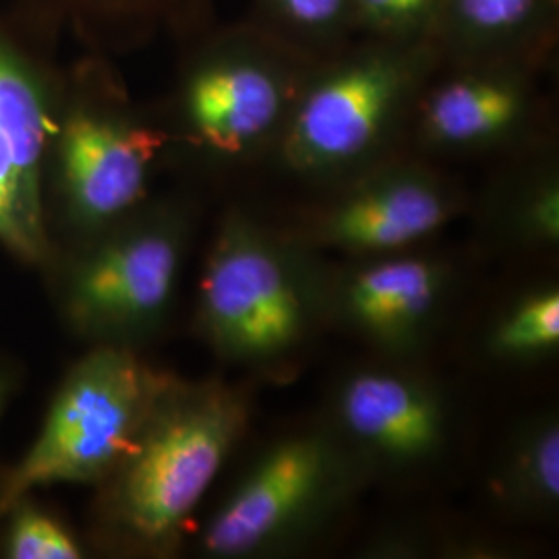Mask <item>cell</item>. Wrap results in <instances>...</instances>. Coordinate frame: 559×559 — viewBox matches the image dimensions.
Listing matches in <instances>:
<instances>
[{
  "label": "cell",
  "instance_id": "ac0fdd59",
  "mask_svg": "<svg viewBox=\"0 0 559 559\" xmlns=\"http://www.w3.org/2000/svg\"><path fill=\"white\" fill-rule=\"evenodd\" d=\"M533 0H460L462 15L480 29L512 27L526 17Z\"/></svg>",
  "mask_w": 559,
  "mask_h": 559
},
{
  "label": "cell",
  "instance_id": "9a60e30c",
  "mask_svg": "<svg viewBox=\"0 0 559 559\" xmlns=\"http://www.w3.org/2000/svg\"><path fill=\"white\" fill-rule=\"evenodd\" d=\"M559 348V293L537 288L512 302L493 323L487 350L500 360L526 362L556 355Z\"/></svg>",
  "mask_w": 559,
  "mask_h": 559
},
{
  "label": "cell",
  "instance_id": "d6986e66",
  "mask_svg": "<svg viewBox=\"0 0 559 559\" xmlns=\"http://www.w3.org/2000/svg\"><path fill=\"white\" fill-rule=\"evenodd\" d=\"M282 4L293 20L316 25L332 20L338 13L342 0H282Z\"/></svg>",
  "mask_w": 559,
  "mask_h": 559
},
{
  "label": "cell",
  "instance_id": "9c48e42d",
  "mask_svg": "<svg viewBox=\"0 0 559 559\" xmlns=\"http://www.w3.org/2000/svg\"><path fill=\"white\" fill-rule=\"evenodd\" d=\"M452 270L436 258L406 251L365 258L325 284V313L385 353H408L440 320Z\"/></svg>",
  "mask_w": 559,
  "mask_h": 559
},
{
  "label": "cell",
  "instance_id": "30bf717a",
  "mask_svg": "<svg viewBox=\"0 0 559 559\" xmlns=\"http://www.w3.org/2000/svg\"><path fill=\"white\" fill-rule=\"evenodd\" d=\"M396 71L362 64L320 83L299 106L286 154L300 170H325L367 154L399 98Z\"/></svg>",
  "mask_w": 559,
  "mask_h": 559
},
{
  "label": "cell",
  "instance_id": "6da1fadb",
  "mask_svg": "<svg viewBox=\"0 0 559 559\" xmlns=\"http://www.w3.org/2000/svg\"><path fill=\"white\" fill-rule=\"evenodd\" d=\"M249 425V400L221 380L175 383L106 479V514L124 539L170 549Z\"/></svg>",
  "mask_w": 559,
  "mask_h": 559
},
{
  "label": "cell",
  "instance_id": "8fae6325",
  "mask_svg": "<svg viewBox=\"0 0 559 559\" xmlns=\"http://www.w3.org/2000/svg\"><path fill=\"white\" fill-rule=\"evenodd\" d=\"M456 201L436 180L400 175L365 185L334 203L309 239L359 258L408 251L452 221Z\"/></svg>",
  "mask_w": 559,
  "mask_h": 559
},
{
  "label": "cell",
  "instance_id": "ffe728a7",
  "mask_svg": "<svg viewBox=\"0 0 559 559\" xmlns=\"http://www.w3.org/2000/svg\"><path fill=\"white\" fill-rule=\"evenodd\" d=\"M362 7L378 17H406L417 13L427 0H360Z\"/></svg>",
  "mask_w": 559,
  "mask_h": 559
},
{
  "label": "cell",
  "instance_id": "3957f363",
  "mask_svg": "<svg viewBox=\"0 0 559 559\" xmlns=\"http://www.w3.org/2000/svg\"><path fill=\"white\" fill-rule=\"evenodd\" d=\"M175 378L129 346L100 344L69 371L40 433L0 487V514L40 487L102 483L131 454Z\"/></svg>",
  "mask_w": 559,
  "mask_h": 559
},
{
  "label": "cell",
  "instance_id": "e0dca14e",
  "mask_svg": "<svg viewBox=\"0 0 559 559\" xmlns=\"http://www.w3.org/2000/svg\"><path fill=\"white\" fill-rule=\"evenodd\" d=\"M46 27H71L87 32L94 23L112 15L150 11L162 0H25Z\"/></svg>",
  "mask_w": 559,
  "mask_h": 559
},
{
  "label": "cell",
  "instance_id": "277c9868",
  "mask_svg": "<svg viewBox=\"0 0 559 559\" xmlns=\"http://www.w3.org/2000/svg\"><path fill=\"white\" fill-rule=\"evenodd\" d=\"M359 460L330 431L288 436L263 450L201 531L210 558L274 556L320 533L350 500Z\"/></svg>",
  "mask_w": 559,
  "mask_h": 559
},
{
  "label": "cell",
  "instance_id": "5bb4252c",
  "mask_svg": "<svg viewBox=\"0 0 559 559\" xmlns=\"http://www.w3.org/2000/svg\"><path fill=\"white\" fill-rule=\"evenodd\" d=\"M520 112L519 92L506 83L452 81L427 102L425 129L441 143H479L503 135L520 119Z\"/></svg>",
  "mask_w": 559,
  "mask_h": 559
},
{
  "label": "cell",
  "instance_id": "4fadbf2b",
  "mask_svg": "<svg viewBox=\"0 0 559 559\" xmlns=\"http://www.w3.org/2000/svg\"><path fill=\"white\" fill-rule=\"evenodd\" d=\"M493 491L520 514H551L559 503V425L554 413L526 420L501 459Z\"/></svg>",
  "mask_w": 559,
  "mask_h": 559
},
{
  "label": "cell",
  "instance_id": "5b68a950",
  "mask_svg": "<svg viewBox=\"0 0 559 559\" xmlns=\"http://www.w3.org/2000/svg\"><path fill=\"white\" fill-rule=\"evenodd\" d=\"M187 233L162 216L115 228L80 261L67 311L83 334L122 344L154 330L170 309Z\"/></svg>",
  "mask_w": 559,
  "mask_h": 559
},
{
  "label": "cell",
  "instance_id": "8992f818",
  "mask_svg": "<svg viewBox=\"0 0 559 559\" xmlns=\"http://www.w3.org/2000/svg\"><path fill=\"white\" fill-rule=\"evenodd\" d=\"M0 25V242L21 260L48 251L41 175L59 131L40 64Z\"/></svg>",
  "mask_w": 559,
  "mask_h": 559
},
{
  "label": "cell",
  "instance_id": "7c38bea8",
  "mask_svg": "<svg viewBox=\"0 0 559 559\" xmlns=\"http://www.w3.org/2000/svg\"><path fill=\"white\" fill-rule=\"evenodd\" d=\"M282 108L276 80L253 64L201 71L187 90V112L200 140L221 154H240L265 135Z\"/></svg>",
  "mask_w": 559,
  "mask_h": 559
},
{
  "label": "cell",
  "instance_id": "7a4b0ae2",
  "mask_svg": "<svg viewBox=\"0 0 559 559\" xmlns=\"http://www.w3.org/2000/svg\"><path fill=\"white\" fill-rule=\"evenodd\" d=\"M325 284L302 247L233 214L201 274V336L228 362L274 367L299 353L328 318Z\"/></svg>",
  "mask_w": 559,
  "mask_h": 559
},
{
  "label": "cell",
  "instance_id": "ba28073f",
  "mask_svg": "<svg viewBox=\"0 0 559 559\" xmlns=\"http://www.w3.org/2000/svg\"><path fill=\"white\" fill-rule=\"evenodd\" d=\"M166 135L87 108L71 110L55 135L60 191L69 216L102 230L140 203Z\"/></svg>",
  "mask_w": 559,
  "mask_h": 559
},
{
  "label": "cell",
  "instance_id": "52a82bcc",
  "mask_svg": "<svg viewBox=\"0 0 559 559\" xmlns=\"http://www.w3.org/2000/svg\"><path fill=\"white\" fill-rule=\"evenodd\" d=\"M334 436L362 468H419L443 452L450 413L438 388L413 371L365 367L340 381Z\"/></svg>",
  "mask_w": 559,
  "mask_h": 559
},
{
  "label": "cell",
  "instance_id": "44dd1931",
  "mask_svg": "<svg viewBox=\"0 0 559 559\" xmlns=\"http://www.w3.org/2000/svg\"><path fill=\"white\" fill-rule=\"evenodd\" d=\"M4 399H7V383L0 378V413H2V406H4Z\"/></svg>",
  "mask_w": 559,
  "mask_h": 559
},
{
  "label": "cell",
  "instance_id": "2e32d148",
  "mask_svg": "<svg viewBox=\"0 0 559 559\" xmlns=\"http://www.w3.org/2000/svg\"><path fill=\"white\" fill-rule=\"evenodd\" d=\"M11 512L9 535L4 543L11 559H78L83 556L80 543L60 524L40 510L17 503Z\"/></svg>",
  "mask_w": 559,
  "mask_h": 559
}]
</instances>
